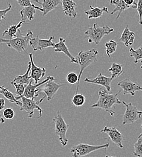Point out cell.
Segmentation results:
<instances>
[{"mask_svg": "<svg viewBox=\"0 0 142 157\" xmlns=\"http://www.w3.org/2000/svg\"><path fill=\"white\" fill-rule=\"evenodd\" d=\"M30 61L31 62V70H30V78H32L35 83H38L41 78L44 77L46 74V70L45 68L39 67L35 65L33 61V57L32 53L29 55Z\"/></svg>", "mask_w": 142, "mask_h": 157, "instance_id": "15", "label": "cell"}, {"mask_svg": "<svg viewBox=\"0 0 142 157\" xmlns=\"http://www.w3.org/2000/svg\"><path fill=\"white\" fill-rule=\"evenodd\" d=\"M113 32H114V29L108 25L100 27L97 23H94L85 32V38L88 39L89 43L94 42L96 45H98L105 35H108Z\"/></svg>", "mask_w": 142, "mask_h": 157, "instance_id": "4", "label": "cell"}, {"mask_svg": "<svg viewBox=\"0 0 142 157\" xmlns=\"http://www.w3.org/2000/svg\"><path fill=\"white\" fill-rule=\"evenodd\" d=\"M18 4L22 7H26L32 6L33 4L31 3L30 0H17Z\"/></svg>", "mask_w": 142, "mask_h": 157, "instance_id": "36", "label": "cell"}, {"mask_svg": "<svg viewBox=\"0 0 142 157\" xmlns=\"http://www.w3.org/2000/svg\"><path fill=\"white\" fill-rule=\"evenodd\" d=\"M117 85L122 88L124 95L130 94L132 96H134L137 91H142V86L132 82L129 78H125L119 81Z\"/></svg>", "mask_w": 142, "mask_h": 157, "instance_id": "11", "label": "cell"}, {"mask_svg": "<svg viewBox=\"0 0 142 157\" xmlns=\"http://www.w3.org/2000/svg\"><path fill=\"white\" fill-rule=\"evenodd\" d=\"M124 1L126 4L131 6L133 9H137V3H136L135 0H124Z\"/></svg>", "mask_w": 142, "mask_h": 157, "instance_id": "37", "label": "cell"}, {"mask_svg": "<svg viewBox=\"0 0 142 157\" xmlns=\"http://www.w3.org/2000/svg\"><path fill=\"white\" fill-rule=\"evenodd\" d=\"M0 94H2L9 101L15 103L18 106H21L22 101L17 100L16 96H15L14 94L8 90V88L5 87L4 86H0Z\"/></svg>", "mask_w": 142, "mask_h": 157, "instance_id": "25", "label": "cell"}, {"mask_svg": "<svg viewBox=\"0 0 142 157\" xmlns=\"http://www.w3.org/2000/svg\"><path fill=\"white\" fill-rule=\"evenodd\" d=\"M67 82L70 84H75L78 82V75L75 72H70L66 77Z\"/></svg>", "mask_w": 142, "mask_h": 157, "instance_id": "32", "label": "cell"}, {"mask_svg": "<svg viewBox=\"0 0 142 157\" xmlns=\"http://www.w3.org/2000/svg\"><path fill=\"white\" fill-rule=\"evenodd\" d=\"M137 10L139 16V24L142 25V0H138Z\"/></svg>", "mask_w": 142, "mask_h": 157, "instance_id": "35", "label": "cell"}, {"mask_svg": "<svg viewBox=\"0 0 142 157\" xmlns=\"http://www.w3.org/2000/svg\"><path fill=\"white\" fill-rule=\"evenodd\" d=\"M99 54L98 51L93 48L86 51H81L80 52L76 57L78 64H79L80 67V71L78 75V82L77 83V87L76 90V94L78 93L79 83L81 82L82 75L83 71L88 68L91 64L94 62H97V56Z\"/></svg>", "mask_w": 142, "mask_h": 157, "instance_id": "3", "label": "cell"}, {"mask_svg": "<svg viewBox=\"0 0 142 157\" xmlns=\"http://www.w3.org/2000/svg\"><path fill=\"white\" fill-rule=\"evenodd\" d=\"M134 151L133 155L136 157H142V132L137 137V140L134 144Z\"/></svg>", "mask_w": 142, "mask_h": 157, "instance_id": "29", "label": "cell"}, {"mask_svg": "<svg viewBox=\"0 0 142 157\" xmlns=\"http://www.w3.org/2000/svg\"><path fill=\"white\" fill-rule=\"evenodd\" d=\"M5 106V100L4 98H0V111H2Z\"/></svg>", "mask_w": 142, "mask_h": 157, "instance_id": "38", "label": "cell"}, {"mask_svg": "<svg viewBox=\"0 0 142 157\" xmlns=\"http://www.w3.org/2000/svg\"><path fill=\"white\" fill-rule=\"evenodd\" d=\"M55 78L53 77L44 84L41 88L39 89V92L44 93L45 94L44 96L47 98V100L48 101L53 98L58 91L64 85V83L55 82Z\"/></svg>", "mask_w": 142, "mask_h": 157, "instance_id": "9", "label": "cell"}, {"mask_svg": "<svg viewBox=\"0 0 142 157\" xmlns=\"http://www.w3.org/2000/svg\"><path fill=\"white\" fill-rule=\"evenodd\" d=\"M85 97L82 94H76L72 98V104L76 107L82 106L85 102Z\"/></svg>", "mask_w": 142, "mask_h": 157, "instance_id": "30", "label": "cell"}, {"mask_svg": "<svg viewBox=\"0 0 142 157\" xmlns=\"http://www.w3.org/2000/svg\"><path fill=\"white\" fill-rule=\"evenodd\" d=\"M129 52L130 56L134 59L135 63H137L140 60L142 63V45L136 50H134L133 48H130Z\"/></svg>", "mask_w": 142, "mask_h": 157, "instance_id": "28", "label": "cell"}, {"mask_svg": "<svg viewBox=\"0 0 142 157\" xmlns=\"http://www.w3.org/2000/svg\"><path fill=\"white\" fill-rule=\"evenodd\" d=\"M25 21H21L20 22H18L17 24L12 25L6 30L3 32L2 36L4 37L6 35H7V36H9L10 38V39L14 38L17 37L18 30L20 29V28L22 27V25L24 24H25Z\"/></svg>", "mask_w": 142, "mask_h": 157, "instance_id": "23", "label": "cell"}, {"mask_svg": "<svg viewBox=\"0 0 142 157\" xmlns=\"http://www.w3.org/2000/svg\"><path fill=\"white\" fill-rule=\"evenodd\" d=\"M122 103L126 108L123 116V124H131L141 118L142 111L138 110L136 106H134L131 102L126 103L125 101H122Z\"/></svg>", "mask_w": 142, "mask_h": 157, "instance_id": "8", "label": "cell"}, {"mask_svg": "<svg viewBox=\"0 0 142 157\" xmlns=\"http://www.w3.org/2000/svg\"><path fill=\"white\" fill-rule=\"evenodd\" d=\"M33 33L31 30L28 31L24 35L20 29L17 37L12 39L0 38V43L6 44L9 47L13 48L20 54H25L30 40L33 38Z\"/></svg>", "mask_w": 142, "mask_h": 157, "instance_id": "2", "label": "cell"}, {"mask_svg": "<svg viewBox=\"0 0 142 157\" xmlns=\"http://www.w3.org/2000/svg\"><path fill=\"white\" fill-rule=\"evenodd\" d=\"M53 78V76H48L45 80H44V81H42V82H40L39 83H36L35 85H32V81L33 80L32 78H31L29 83L28 85H27V86L25 87V91H24V93L22 96H24L26 98H36L39 95L38 93L39 92V90L37 88L40 86H41V85H43L44 84H45L47 82H48L50 79H51Z\"/></svg>", "mask_w": 142, "mask_h": 157, "instance_id": "14", "label": "cell"}, {"mask_svg": "<svg viewBox=\"0 0 142 157\" xmlns=\"http://www.w3.org/2000/svg\"><path fill=\"white\" fill-rule=\"evenodd\" d=\"M113 80V78H108L107 76H105L103 75L101 73H99V75L97 76L96 78L93 79H90L88 78H85L84 81L87 83H93L98 85H101L105 88L106 90L108 92L111 91V84L112 81Z\"/></svg>", "mask_w": 142, "mask_h": 157, "instance_id": "16", "label": "cell"}, {"mask_svg": "<svg viewBox=\"0 0 142 157\" xmlns=\"http://www.w3.org/2000/svg\"><path fill=\"white\" fill-rule=\"evenodd\" d=\"M140 68H141V69H142V65H141V66H140Z\"/></svg>", "mask_w": 142, "mask_h": 157, "instance_id": "41", "label": "cell"}, {"mask_svg": "<svg viewBox=\"0 0 142 157\" xmlns=\"http://www.w3.org/2000/svg\"><path fill=\"white\" fill-rule=\"evenodd\" d=\"M53 121L55 123V132L59 137V140L60 141L62 146L65 147L68 141V140L67 137V132L69 128V125L65 121L60 111L57 112V114L53 119Z\"/></svg>", "mask_w": 142, "mask_h": 157, "instance_id": "6", "label": "cell"}, {"mask_svg": "<svg viewBox=\"0 0 142 157\" xmlns=\"http://www.w3.org/2000/svg\"><path fill=\"white\" fill-rule=\"evenodd\" d=\"M54 49L56 52H58V53L62 52L64 53L68 58H70L71 63H78L76 58H75L69 52L68 48L65 44V39H63V38H60L59 41L58 43H55V46L54 47Z\"/></svg>", "mask_w": 142, "mask_h": 157, "instance_id": "18", "label": "cell"}, {"mask_svg": "<svg viewBox=\"0 0 142 157\" xmlns=\"http://www.w3.org/2000/svg\"><path fill=\"white\" fill-rule=\"evenodd\" d=\"M104 12H109L107 7H93L91 6H90V10L85 11V13L88 16L89 20L99 18L103 15Z\"/></svg>", "mask_w": 142, "mask_h": 157, "instance_id": "20", "label": "cell"}, {"mask_svg": "<svg viewBox=\"0 0 142 157\" xmlns=\"http://www.w3.org/2000/svg\"><path fill=\"white\" fill-rule=\"evenodd\" d=\"M118 46V44L116 41L114 40H110L109 41L107 42L105 44V47L106 48V53L109 58L111 57V55L115 53L117 50Z\"/></svg>", "mask_w": 142, "mask_h": 157, "instance_id": "27", "label": "cell"}, {"mask_svg": "<svg viewBox=\"0 0 142 157\" xmlns=\"http://www.w3.org/2000/svg\"><path fill=\"white\" fill-rule=\"evenodd\" d=\"M55 38L54 36H50L48 39H40L39 36L33 38L30 40L29 45L32 47L34 51H42L48 47H53L55 46V43L52 42Z\"/></svg>", "mask_w": 142, "mask_h": 157, "instance_id": "12", "label": "cell"}, {"mask_svg": "<svg viewBox=\"0 0 142 157\" xmlns=\"http://www.w3.org/2000/svg\"><path fill=\"white\" fill-rule=\"evenodd\" d=\"M5 123V120L4 119V118L2 117L1 114H0V124H3Z\"/></svg>", "mask_w": 142, "mask_h": 157, "instance_id": "39", "label": "cell"}, {"mask_svg": "<svg viewBox=\"0 0 142 157\" xmlns=\"http://www.w3.org/2000/svg\"><path fill=\"white\" fill-rule=\"evenodd\" d=\"M101 132L107 134L108 137L111 139L113 143H114L119 147H123V141L125 140V138L115 126L108 127L107 126H105L103 129H102Z\"/></svg>", "mask_w": 142, "mask_h": 157, "instance_id": "10", "label": "cell"}, {"mask_svg": "<svg viewBox=\"0 0 142 157\" xmlns=\"http://www.w3.org/2000/svg\"><path fill=\"white\" fill-rule=\"evenodd\" d=\"M121 92V90L116 94H110L106 90H100L98 92V100L96 103L92 105L91 107L103 109L109 113L111 117H113L116 114V112L113 110V107L115 104L120 105L122 103V101L118 98Z\"/></svg>", "mask_w": 142, "mask_h": 157, "instance_id": "1", "label": "cell"}, {"mask_svg": "<svg viewBox=\"0 0 142 157\" xmlns=\"http://www.w3.org/2000/svg\"><path fill=\"white\" fill-rule=\"evenodd\" d=\"M11 84L14 86V88L15 89L17 96L16 98L17 100H20L21 96H23V94L24 93L26 85L24 84H20V83H11Z\"/></svg>", "mask_w": 142, "mask_h": 157, "instance_id": "31", "label": "cell"}, {"mask_svg": "<svg viewBox=\"0 0 142 157\" xmlns=\"http://www.w3.org/2000/svg\"><path fill=\"white\" fill-rule=\"evenodd\" d=\"M34 6L35 5L32 4L30 6L23 7V9L20 12L21 21H25V20L32 21L34 20L36 10Z\"/></svg>", "mask_w": 142, "mask_h": 157, "instance_id": "22", "label": "cell"}, {"mask_svg": "<svg viewBox=\"0 0 142 157\" xmlns=\"http://www.w3.org/2000/svg\"><path fill=\"white\" fill-rule=\"evenodd\" d=\"M141 128H142V125H141Z\"/></svg>", "mask_w": 142, "mask_h": 157, "instance_id": "42", "label": "cell"}, {"mask_svg": "<svg viewBox=\"0 0 142 157\" xmlns=\"http://www.w3.org/2000/svg\"><path fill=\"white\" fill-rule=\"evenodd\" d=\"M37 3L41 4V7L35 6V8L39 10L42 13V16L45 17L51 11L55 10L60 6L62 3V0H42V2H40L38 0H32Z\"/></svg>", "mask_w": 142, "mask_h": 157, "instance_id": "13", "label": "cell"}, {"mask_svg": "<svg viewBox=\"0 0 142 157\" xmlns=\"http://www.w3.org/2000/svg\"><path fill=\"white\" fill-rule=\"evenodd\" d=\"M63 12L65 15L71 18H75L77 16L76 4L73 0H62Z\"/></svg>", "mask_w": 142, "mask_h": 157, "instance_id": "17", "label": "cell"}, {"mask_svg": "<svg viewBox=\"0 0 142 157\" xmlns=\"http://www.w3.org/2000/svg\"><path fill=\"white\" fill-rule=\"evenodd\" d=\"M105 157H113V156H109V155H106Z\"/></svg>", "mask_w": 142, "mask_h": 157, "instance_id": "40", "label": "cell"}, {"mask_svg": "<svg viewBox=\"0 0 142 157\" xmlns=\"http://www.w3.org/2000/svg\"><path fill=\"white\" fill-rule=\"evenodd\" d=\"M109 4L111 6L114 5L116 6L115 9L111 12V15H113L116 12H118V15L116 18V20H117L120 17L122 12L131 7V6H128L125 2L124 0H111Z\"/></svg>", "mask_w": 142, "mask_h": 157, "instance_id": "21", "label": "cell"}, {"mask_svg": "<svg viewBox=\"0 0 142 157\" xmlns=\"http://www.w3.org/2000/svg\"><path fill=\"white\" fill-rule=\"evenodd\" d=\"M31 70V62L29 61L28 62V67L26 72L22 75L16 76L14 79L11 82V83H20V84H24L28 85L30 81V76H29V73Z\"/></svg>", "mask_w": 142, "mask_h": 157, "instance_id": "24", "label": "cell"}, {"mask_svg": "<svg viewBox=\"0 0 142 157\" xmlns=\"http://www.w3.org/2000/svg\"><path fill=\"white\" fill-rule=\"evenodd\" d=\"M119 40L124 44L126 47L131 46L134 44L135 40V33L134 32L130 31L128 25H126L124 29Z\"/></svg>", "mask_w": 142, "mask_h": 157, "instance_id": "19", "label": "cell"}, {"mask_svg": "<svg viewBox=\"0 0 142 157\" xmlns=\"http://www.w3.org/2000/svg\"><path fill=\"white\" fill-rule=\"evenodd\" d=\"M108 71L111 74V78L114 79L119 78L124 73L122 64L113 62L111 67L108 69Z\"/></svg>", "mask_w": 142, "mask_h": 157, "instance_id": "26", "label": "cell"}, {"mask_svg": "<svg viewBox=\"0 0 142 157\" xmlns=\"http://www.w3.org/2000/svg\"><path fill=\"white\" fill-rule=\"evenodd\" d=\"M45 98V97L44 96L40 100L36 101L35 98H26L24 96H21L20 99H21L22 105L20 106V111H25L27 114L28 117L32 118L35 113L34 111L36 109L39 113V116L37 118H40L42 115V109L39 105Z\"/></svg>", "mask_w": 142, "mask_h": 157, "instance_id": "7", "label": "cell"}, {"mask_svg": "<svg viewBox=\"0 0 142 157\" xmlns=\"http://www.w3.org/2000/svg\"><path fill=\"white\" fill-rule=\"evenodd\" d=\"M11 9H12V5L10 3H9V6L7 9H4V10L0 9V22L2 20L6 19V16L7 13L10 11Z\"/></svg>", "mask_w": 142, "mask_h": 157, "instance_id": "34", "label": "cell"}, {"mask_svg": "<svg viewBox=\"0 0 142 157\" xmlns=\"http://www.w3.org/2000/svg\"><path fill=\"white\" fill-rule=\"evenodd\" d=\"M2 115H3V117L5 118L6 119L11 120L15 117V113L12 108H6L4 110Z\"/></svg>", "mask_w": 142, "mask_h": 157, "instance_id": "33", "label": "cell"}, {"mask_svg": "<svg viewBox=\"0 0 142 157\" xmlns=\"http://www.w3.org/2000/svg\"><path fill=\"white\" fill-rule=\"evenodd\" d=\"M109 147V143L102 145H90L85 143H80L72 146L70 152L72 154L71 157H82L100 149H106Z\"/></svg>", "mask_w": 142, "mask_h": 157, "instance_id": "5", "label": "cell"}]
</instances>
